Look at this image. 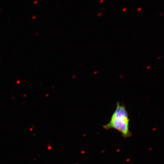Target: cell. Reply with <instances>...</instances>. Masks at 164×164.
<instances>
[{"label": "cell", "instance_id": "obj_1", "mask_svg": "<svg viewBox=\"0 0 164 164\" xmlns=\"http://www.w3.org/2000/svg\"><path fill=\"white\" fill-rule=\"evenodd\" d=\"M129 122L130 119L125 106L118 101L109 122L103 127L107 130L115 129L120 132L124 138H127L132 135L129 130Z\"/></svg>", "mask_w": 164, "mask_h": 164}]
</instances>
